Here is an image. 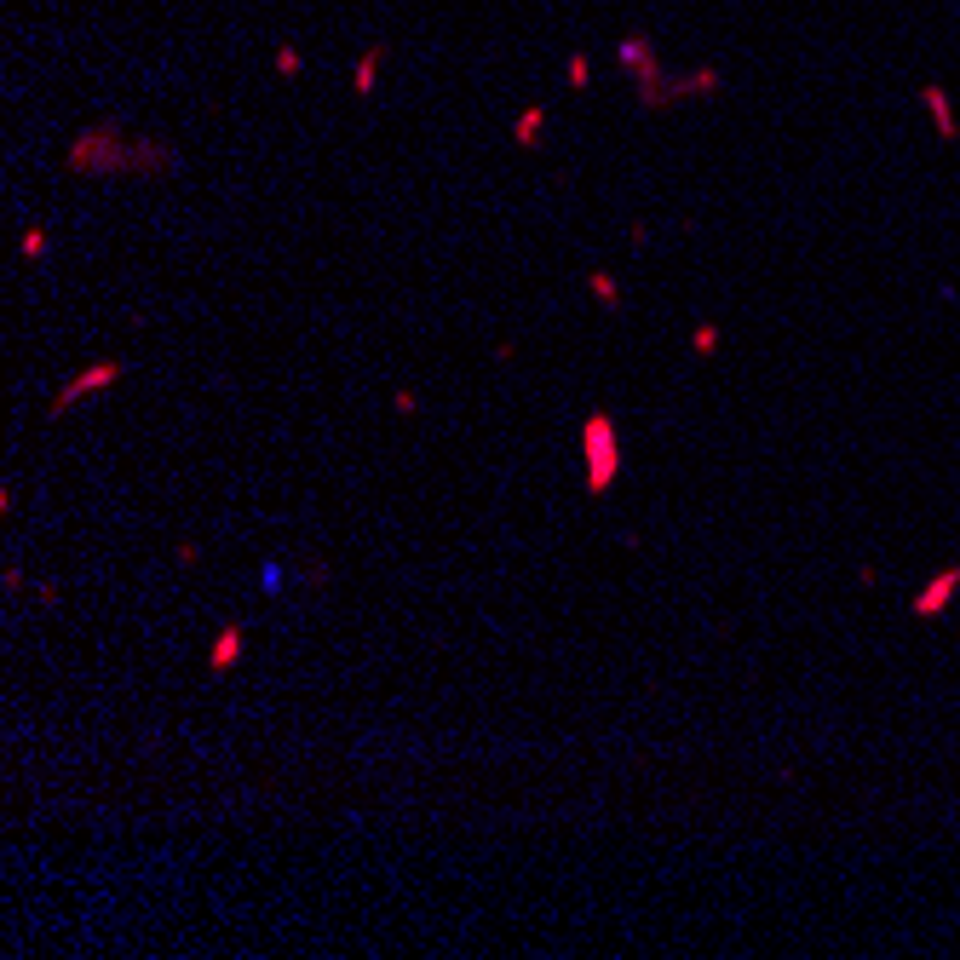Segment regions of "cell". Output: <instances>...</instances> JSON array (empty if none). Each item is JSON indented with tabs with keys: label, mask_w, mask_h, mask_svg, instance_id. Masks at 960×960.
<instances>
[{
	"label": "cell",
	"mask_w": 960,
	"mask_h": 960,
	"mask_svg": "<svg viewBox=\"0 0 960 960\" xmlns=\"http://www.w3.org/2000/svg\"><path fill=\"white\" fill-rule=\"evenodd\" d=\"M581 466H587V495H610L627 466V449H621V426L610 409H587L581 420Z\"/></svg>",
	"instance_id": "2"
},
{
	"label": "cell",
	"mask_w": 960,
	"mask_h": 960,
	"mask_svg": "<svg viewBox=\"0 0 960 960\" xmlns=\"http://www.w3.org/2000/svg\"><path fill=\"white\" fill-rule=\"evenodd\" d=\"M391 414H397V420H414V414H420V391L397 386V391H391Z\"/></svg>",
	"instance_id": "11"
},
{
	"label": "cell",
	"mask_w": 960,
	"mask_h": 960,
	"mask_svg": "<svg viewBox=\"0 0 960 960\" xmlns=\"http://www.w3.org/2000/svg\"><path fill=\"white\" fill-rule=\"evenodd\" d=\"M242 644H248L242 621H225V627L213 633V644H207V673H213V679L236 673V662H242Z\"/></svg>",
	"instance_id": "4"
},
{
	"label": "cell",
	"mask_w": 960,
	"mask_h": 960,
	"mask_svg": "<svg viewBox=\"0 0 960 960\" xmlns=\"http://www.w3.org/2000/svg\"><path fill=\"white\" fill-rule=\"evenodd\" d=\"M518 357V340H495V363H512Z\"/></svg>",
	"instance_id": "17"
},
{
	"label": "cell",
	"mask_w": 960,
	"mask_h": 960,
	"mask_svg": "<svg viewBox=\"0 0 960 960\" xmlns=\"http://www.w3.org/2000/svg\"><path fill=\"white\" fill-rule=\"evenodd\" d=\"M75 173H173V156L161 144H121L110 127H92L87 138L69 144Z\"/></svg>",
	"instance_id": "1"
},
{
	"label": "cell",
	"mask_w": 960,
	"mask_h": 960,
	"mask_svg": "<svg viewBox=\"0 0 960 960\" xmlns=\"http://www.w3.org/2000/svg\"><path fill=\"white\" fill-rule=\"evenodd\" d=\"M719 345H725V328H719V322H696V328H690V357L708 363V357H719Z\"/></svg>",
	"instance_id": "6"
},
{
	"label": "cell",
	"mask_w": 960,
	"mask_h": 960,
	"mask_svg": "<svg viewBox=\"0 0 960 960\" xmlns=\"http://www.w3.org/2000/svg\"><path fill=\"white\" fill-rule=\"evenodd\" d=\"M541 127H547V115H541L535 104H529V110L518 115V121H512V138H518L524 150H535V144H541Z\"/></svg>",
	"instance_id": "8"
},
{
	"label": "cell",
	"mask_w": 960,
	"mask_h": 960,
	"mask_svg": "<svg viewBox=\"0 0 960 960\" xmlns=\"http://www.w3.org/2000/svg\"><path fill=\"white\" fill-rule=\"evenodd\" d=\"M259 587H265V593H276V587H282V564H265V570H259Z\"/></svg>",
	"instance_id": "13"
},
{
	"label": "cell",
	"mask_w": 960,
	"mask_h": 960,
	"mask_svg": "<svg viewBox=\"0 0 960 960\" xmlns=\"http://www.w3.org/2000/svg\"><path fill=\"white\" fill-rule=\"evenodd\" d=\"M127 380V363L121 357H98V363H87V368H75L64 386L46 397V420H64L69 409H81L87 397H98V391H110V386H121Z\"/></svg>",
	"instance_id": "3"
},
{
	"label": "cell",
	"mask_w": 960,
	"mask_h": 960,
	"mask_svg": "<svg viewBox=\"0 0 960 960\" xmlns=\"http://www.w3.org/2000/svg\"><path fill=\"white\" fill-rule=\"evenodd\" d=\"M46 253H52V236H46V225H29L18 236V259H29V265H41Z\"/></svg>",
	"instance_id": "7"
},
{
	"label": "cell",
	"mask_w": 960,
	"mask_h": 960,
	"mask_svg": "<svg viewBox=\"0 0 960 960\" xmlns=\"http://www.w3.org/2000/svg\"><path fill=\"white\" fill-rule=\"evenodd\" d=\"M587 294H593L604 311H627V294H621V282L604 271V265H593V271H587Z\"/></svg>",
	"instance_id": "5"
},
{
	"label": "cell",
	"mask_w": 960,
	"mask_h": 960,
	"mask_svg": "<svg viewBox=\"0 0 960 960\" xmlns=\"http://www.w3.org/2000/svg\"><path fill=\"white\" fill-rule=\"evenodd\" d=\"M955 581H960V575H955V570H943V575H938V581H932V587H926V593H920V610H938L943 598L955 593Z\"/></svg>",
	"instance_id": "9"
},
{
	"label": "cell",
	"mask_w": 960,
	"mask_h": 960,
	"mask_svg": "<svg viewBox=\"0 0 960 960\" xmlns=\"http://www.w3.org/2000/svg\"><path fill=\"white\" fill-rule=\"evenodd\" d=\"M627 242H633V248H644V242H650V225H644V219H633V230H627Z\"/></svg>",
	"instance_id": "16"
},
{
	"label": "cell",
	"mask_w": 960,
	"mask_h": 960,
	"mask_svg": "<svg viewBox=\"0 0 960 960\" xmlns=\"http://www.w3.org/2000/svg\"><path fill=\"white\" fill-rule=\"evenodd\" d=\"M570 87H587V58H570Z\"/></svg>",
	"instance_id": "15"
},
{
	"label": "cell",
	"mask_w": 960,
	"mask_h": 960,
	"mask_svg": "<svg viewBox=\"0 0 960 960\" xmlns=\"http://www.w3.org/2000/svg\"><path fill=\"white\" fill-rule=\"evenodd\" d=\"M374 69H380V46H368L363 58H357V98L374 92Z\"/></svg>",
	"instance_id": "10"
},
{
	"label": "cell",
	"mask_w": 960,
	"mask_h": 960,
	"mask_svg": "<svg viewBox=\"0 0 960 960\" xmlns=\"http://www.w3.org/2000/svg\"><path fill=\"white\" fill-rule=\"evenodd\" d=\"M276 75H299V52H276Z\"/></svg>",
	"instance_id": "14"
},
{
	"label": "cell",
	"mask_w": 960,
	"mask_h": 960,
	"mask_svg": "<svg viewBox=\"0 0 960 960\" xmlns=\"http://www.w3.org/2000/svg\"><path fill=\"white\" fill-rule=\"evenodd\" d=\"M173 564H184V570L202 564V541H179V547H173Z\"/></svg>",
	"instance_id": "12"
}]
</instances>
